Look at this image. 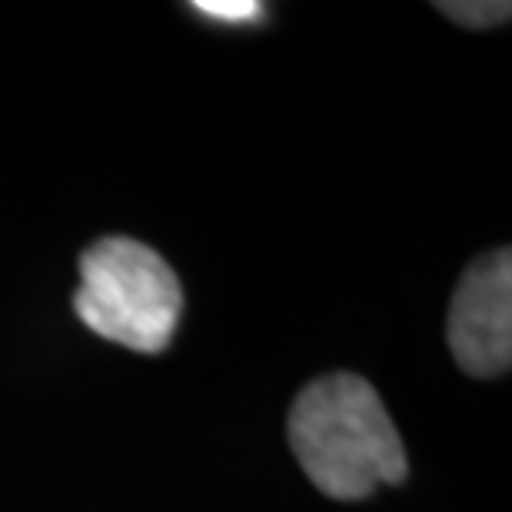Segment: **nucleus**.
<instances>
[{"label":"nucleus","mask_w":512,"mask_h":512,"mask_svg":"<svg viewBox=\"0 0 512 512\" xmlns=\"http://www.w3.org/2000/svg\"><path fill=\"white\" fill-rule=\"evenodd\" d=\"M436 7L463 27H496L506 24L512 14L509 4H496V0H483V4H456V0H449V4H436Z\"/></svg>","instance_id":"20e7f679"},{"label":"nucleus","mask_w":512,"mask_h":512,"mask_svg":"<svg viewBox=\"0 0 512 512\" xmlns=\"http://www.w3.org/2000/svg\"><path fill=\"white\" fill-rule=\"evenodd\" d=\"M449 350L459 370L479 380L503 376L512 366V256L509 247L466 266L449 306Z\"/></svg>","instance_id":"7ed1b4c3"},{"label":"nucleus","mask_w":512,"mask_h":512,"mask_svg":"<svg viewBox=\"0 0 512 512\" xmlns=\"http://www.w3.org/2000/svg\"><path fill=\"white\" fill-rule=\"evenodd\" d=\"M286 436L306 479L330 499L353 503L406 479L403 439L380 393L353 373H333L303 386Z\"/></svg>","instance_id":"f257e3e1"},{"label":"nucleus","mask_w":512,"mask_h":512,"mask_svg":"<svg viewBox=\"0 0 512 512\" xmlns=\"http://www.w3.org/2000/svg\"><path fill=\"white\" fill-rule=\"evenodd\" d=\"M190 7L210 20H223V24H250V20L263 17V4L256 0H197Z\"/></svg>","instance_id":"39448f33"},{"label":"nucleus","mask_w":512,"mask_h":512,"mask_svg":"<svg viewBox=\"0 0 512 512\" xmlns=\"http://www.w3.org/2000/svg\"><path fill=\"white\" fill-rule=\"evenodd\" d=\"M74 310L110 343L133 353H163L177 333L183 290L170 263L147 243L107 237L80 256Z\"/></svg>","instance_id":"f03ea898"}]
</instances>
